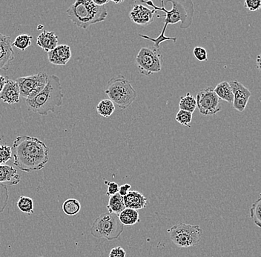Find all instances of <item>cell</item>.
<instances>
[{
	"mask_svg": "<svg viewBox=\"0 0 261 257\" xmlns=\"http://www.w3.org/2000/svg\"><path fill=\"white\" fill-rule=\"evenodd\" d=\"M14 165L23 172H34L43 169L49 160V148L34 136L16 138L13 143Z\"/></svg>",
	"mask_w": 261,
	"mask_h": 257,
	"instance_id": "6da1fadb",
	"label": "cell"
},
{
	"mask_svg": "<svg viewBox=\"0 0 261 257\" xmlns=\"http://www.w3.org/2000/svg\"><path fill=\"white\" fill-rule=\"evenodd\" d=\"M63 97L60 79L57 75H51L44 89L33 99L26 100V104L29 111L47 116L49 112H56V109L62 105Z\"/></svg>",
	"mask_w": 261,
	"mask_h": 257,
	"instance_id": "7a4b0ae2",
	"label": "cell"
},
{
	"mask_svg": "<svg viewBox=\"0 0 261 257\" xmlns=\"http://www.w3.org/2000/svg\"><path fill=\"white\" fill-rule=\"evenodd\" d=\"M143 3L149 5L156 11H162L165 15L157 16V18L164 17L165 25L163 30L166 31L169 24L174 25L181 23L180 28L186 29L190 27L193 21L194 10L193 2L192 1H161L162 7L154 5L151 1H141Z\"/></svg>",
	"mask_w": 261,
	"mask_h": 257,
	"instance_id": "3957f363",
	"label": "cell"
},
{
	"mask_svg": "<svg viewBox=\"0 0 261 257\" xmlns=\"http://www.w3.org/2000/svg\"><path fill=\"white\" fill-rule=\"evenodd\" d=\"M73 23L80 28L105 21L108 17L106 5L99 6L94 0H77L66 11Z\"/></svg>",
	"mask_w": 261,
	"mask_h": 257,
	"instance_id": "277c9868",
	"label": "cell"
},
{
	"mask_svg": "<svg viewBox=\"0 0 261 257\" xmlns=\"http://www.w3.org/2000/svg\"><path fill=\"white\" fill-rule=\"evenodd\" d=\"M109 100L121 110H126L133 104L138 93L125 77L119 75L108 82L106 91Z\"/></svg>",
	"mask_w": 261,
	"mask_h": 257,
	"instance_id": "5b68a950",
	"label": "cell"
},
{
	"mask_svg": "<svg viewBox=\"0 0 261 257\" xmlns=\"http://www.w3.org/2000/svg\"><path fill=\"white\" fill-rule=\"evenodd\" d=\"M123 226L117 215L107 212L100 215L94 220L90 232L97 239L104 238L109 241L115 240L122 234Z\"/></svg>",
	"mask_w": 261,
	"mask_h": 257,
	"instance_id": "8992f818",
	"label": "cell"
},
{
	"mask_svg": "<svg viewBox=\"0 0 261 257\" xmlns=\"http://www.w3.org/2000/svg\"><path fill=\"white\" fill-rule=\"evenodd\" d=\"M170 239L174 245L180 248H189L200 243L203 230L198 225L178 223L168 229Z\"/></svg>",
	"mask_w": 261,
	"mask_h": 257,
	"instance_id": "52a82bcc",
	"label": "cell"
},
{
	"mask_svg": "<svg viewBox=\"0 0 261 257\" xmlns=\"http://www.w3.org/2000/svg\"><path fill=\"white\" fill-rule=\"evenodd\" d=\"M135 60L141 75L149 77L161 71L163 56L160 50L155 48H142Z\"/></svg>",
	"mask_w": 261,
	"mask_h": 257,
	"instance_id": "ba28073f",
	"label": "cell"
},
{
	"mask_svg": "<svg viewBox=\"0 0 261 257\" xmlns=\"http://www.w3.org/2000/svg\"><path fill=\"white\" fill-rule=\"evenodd\" d=\"M49 77L47 73L39 72L36 75L17 78L15 81L20 88V97L30 100L37 96L46 87Z\"/></svg>",
	"mask_w": 261,
	"mask_h": 257,
	"instance_id": "9c48e42d",
	"label": "cell"
},
{
	"mask_svg": "<svg viewBox=\"0 0 261 257\" xmlns=\"http://www.w3.org/2000/svg\"><path fill=\"white\" fill-rule=\"evenodd\" d=\"M197 107L203 116H212L221 111V102L214 91L208 87L201 90L197 94Z\"/></svg>",
	"mask_w": 261,
	"mask_h": 257,
	"instance_id": "30bf717a",
	"label": "cell"
},
{
	"mask_svg": "<svg viewBox=\"0 0 261 257\" xmlns=\"http://www.w3.org/2000/svg\"><path fill=\"white\" fill-rule=\"evenodd\" d=\"M157 11L155 10H150L146 6L136 4L132 7L129 13V18L131 21L141 26H147L154 22L155 14Z\"/></svg>",
	"mask_w": 261,
	"mask_h": 257,
	"instance_id": "8fae6325",
	"label": "cell"
},
{
	"mask_svg": "<svg viewBox=\"0 0 261 257\" xmlns=\"http://www.w3.org/2000/svg\"><path fill=\"white\" fill-rule=\"evenodd\" d=\"M230 84L234 94L233 107L237 111L242 113L247 105L249 98L252 96V93L238 81H232Z\"/></svg>",
	"mask_w": 261,
	"mask_h": 257,
	"instance_id": "7c38bea8",
	"label": "cell"
},
{
	"mask_svg": "<svg viewBox=\"0 0 261 257\" xmlns=\"http://www.w3.org/2000/svg\"><path fill=\"white\" fill-rule=\"evenodd\" d=\"M12 43L10 36L0 33V64L5 71L9 69L11 62L14 59Z\"/></svg>",
	"mask_w": 261,
	"mask_h": 257,
	"instance_id": "4fadbf2b",
	"label": "cell"
},
{
	"mask_svg": "<svg viewBox=\"0 0 261 257\" xmlns=\"http://www.w3.org/2000/svg\"><path fill=\"white\" fill-rule=\"evenodd\" d=\"M72 56L71 49L67 45H59L48 53V59L55 65H65Z\"/></svg>",
	"mask_w": 261,
	"mask_h": 257,
	"instance_id": "5bb4252c",
	"label": "cell"
},
{
	"mask_svg": "<svg viewBox=\"0 0 261 257\" xmlns=\"http://www.w3.org/2000/svg\"><path fill=\"white\" fill-rule=\"evenodd\" d=\"M20 91L15 80L8 79L5 87L0 93V100L7 104H13L20 102Z\"/></svg>",
	"mask_w": 261,
	"mask_h": 257,
	"instance_id": "9a60e30c",
	"label": "cell"
},
{
	"mask_svg": "<svg viewBox=\"0 0 261 257\" xmlns=\"http://www.w3.org/2000/svg\"><path fill=\"white\" fill-rule=\"evenodd\" d=\"M21 181V176L18 171L10 165H0V184L6 186L18 185Z\"/></svg>",
	"mask_w": 261,
	"mask_h": 257,
	"instance_id": "2e32d148",
	"label": "cell"
},
{
	"mask_svg": "<svg viewBox=\"0 0 261 257\" xmlns=\"http://www.w3.org/2000/svg\"><path fill=\"white\" fill-rule=\"evenodd\" d=\"M58 36L53 31L43 30L36 39V45L45 51L50 52L58 46Z\"/></svg>",
	"mask_w": 261,
	"mask_h": 257,
	"instance_id": "e0dca14e",
	"label": "cell"
},
{
	"mask_svg": "<svg viewBox=\"0 0 261 257\" xmlns=\"http://www.w3.org/2000/svg\"><path fill=\"white\" fill-rule=\"evenodd\" d=\"M123 200L125 207L136 210L146 207L148 202V199L144 194L137 191H130L123 197Z\"/></svg>",
	"mask_w": 261,
	"mask_h": 257,
	"instance_id": "ac0fdd59",
	"label": "cell"
},
{
	"mask_svg": "<svg viewBox=\"0 0 261 257\" xmlns=\"http://www.w3.org/2000/svg\"><path fill=\"white\" fill-rule=\"evenodd\" d=\"M118 218L123 226H135L140 222V215L138 210L125 207L119 215Z\"/></svg>",
	"mask_w": 261,
	"mask_h": 257,
	"instance_id": "d6986e66",
	"label": "cell"
},
{
	"mask_svg": "<svg viewBox=\"0 0 261 257\" xmlns=\"http://www.w3.org/2000/svg\"><path fill=\"white\" fill-rule=\"evenodd\" d=\"M214 91L220 100H224L229 103H233L234 94L230 82L227 81L221 82L214 88Z\"/></svg>",
	"mask_w": 261,
	"mask_h": 257,
	"instance_id": "ffe728a7",
	"label": "cell"
},
{
	"mask_svg": "<svg viewBox=\"0 0 261 257\" xmlns=\"http://www.w3.org/2000/svg\"><path fill=\"white\" fill-rule=\"evenodd\" d=\"M125 208V203H124L123 197L119 195V194L110 197L109 204L107 206V209L109 213H114V214L118 216Z\"/></svg>",
	"mask_w": 261,
	"mask_h": 257,
	"instance_id": "44dd1931",
	"label": "cell"
},
{
	"mask_svg": "<svg viewBox=\"0 0 261 257\" xmlns=\"http://www.w3.org/2000/svg\"><path fill=\"white\" fill-rule=\"evenodd\" d=\"M97 114L104 118L111 117L115 111V105L109 99L101 100L96 107Z\"/></svg>",
	"mask_w": 261,
	"mask_h": 257,
	"instance_id": "7402d4cb",
	"label": "cell"
},
{
	"mask_svg": "<svg viewBox=\"0 0 261 257\" xmlns=\"http://www.w3.org/2000/svg\"><path fill=\"white\" fill-rule=\"evenodd\" d=\"M179 108L182 111H188L193 114L197 108L196 99L190 93H187L184 97H182L179 103Z\"/></svg>",
	"mask_w": 261,
	"mask_h": 257,
	"instance_id": "603a6c76",
	"label": "cell"
},
{
	"mask_svg": "<svg viewBox=\"0 0 261 257\" xmlns=\"http://www.w3.org/2000/svg\"><path fill=\"white\" fill-rule=\"evenodd\" d=\"M62 208L67 216H75L81 210V204L76 199H68L64 202Z\"/></svg>",
	"mask_w": 261,
	"mask_h": 257,
	"instance_id": "cb8c5ba5",
	"label": "cell"
},
{
	"mask_svg": "<svg viewBox=\"0 0 261 257\" xmlns=\"http://www.w3.org/2000/svg\"><path fill=\"white\" fill-rule=\"evenodd\" d=\"M249 213L253 223L261 229V196L252 203L249 209Z\"/></svg>",
	"mask_w": 261,
	"mask_h": 257,
	"instance_id": "d4e9b609",
	"label": "cell"
},
{
	"mask_svg": "<svg viewBox=\"0 0 261 257\" xmlns=\"http://www.w3.org/2000/svg\"><path fill=\"white\" fill-rule=\"evenodd\" d=\"M17 207L19 210L26 214H32L33 213L34 203L30 197L21 196L17 202Z\"/></svg>",
	"mask_w": 261,
	"mask_h": 257,
	"instance_id": "484cf974",
	"label": "cell"
},
{
	"mask_svg": "<svg viewBox=\"0 0 261 257\" xmlns=\"http://www.w3.org/2000/svg\"><path fill=\"white\" fill-rule=\"evenodd\" d=\"M31 36L28 34H20L19 36H17L16 37L14 41L13 42L12 46L14 47L17 48V49H20V50L23 51L28 49V48L30 47L31 46V40H32Z\"/></svg>",
	"mask_w": 261,
	"mask_h": 257,
	"instance_id": "4316f807",
	"label": "cell"
},
{
	"mask_svg": "<svg viewBox=\"0 0 261 257\" xmlns=\"http://www.w3.org/2000/svg\"><path fill=\"white\" fill-rule=\"evenodd\" d=\"M165 33H166V31L162 30L161 33L157 36V38H151V37H149V36H146V35L139 34V36H141V38L153 42L154 45V48H155L156 49H160V45L162 43H163V42L172 41L174 43L177 42V38L176 37H169V36H166L165 35Z\"/></svg>",
	"mask_w": 261,
	"mask_h": 257,
	"instance_id": "83f0119b",
	"label": "cell"
},
{
	"mask_svg": "<svg viewBox=\"0 0 261 257\" xmlns=\"http://www.w3.org/2000/svg\"><path fill=\"white\" fill-rule=\"evenodd\" d=\"M192 117H193L192 113L179 110L178 112L177 113V115H176L175 120L179 124L186 126V127L190 128V123H192Z\"/></svg>",
	"mask_w": 261,
	"mask_h": 257,
	"instance_id": "f1b7e54d",
	"label": "cell"
},
{
	"mask_svg": "<svg viewBox=\"0 0 261 257\" xmlns=\"http://www.w3.org/2000/svg\"><path fill=\"white\" fill-rule=\"evenodd\" d=\"M12 157V149L8 145H0V165H4Z\"/></svg>",
	"mask_w": 261,
	"mask_h": 257,
	"instance_id": "f546056e",
	"label": "cell"
},
{
	"mask_svg": "<svg viewBox=\"0 0 261 257\" xmlns=\"http://www.w3.org/2000/svg\"><path fill=\"white\" fill-rule=\"evenodd\" d=\"M9 200V192L6 185L0 184V213H3Z\"/></svg>",
	"mask_w": 261,
	"mask_h": 257,
	"instance_id": "4dcf8cb0",
	"label": "cell"
},
{
	"mask_svg": "<svg viewBox=\"0 0 261 257\" xmlns=\"http://www.w3.org/2000/svg\"><path fill=\"white\" fill-rule=\"evenodd\" d=\"M193 53L195 58L200 62H206L208 60V55L204 48L197 46L194 49Z\"/></svg>",
	"mask_w": 261,
	"mask_h": 257,
	"instance_id": "1f68e13d",
	"label": "cell"
},
{
	"mask_svg": "<svg viewBox=\"0 0 261 257\" xmlns=\"http://www.w3.org/2000/svg\"><path fill=\"white\" fill-rule=\"evenodd\" d=\"M245 8L251 12H255L261 8V0H246L244 2Z\"/></svg>",
	"mask_w": 261,
	"mask_h": 257,
	"instance_id": "d6a6232c",
	"label": "cell"
},
{
	"mask_svg": "<svg viewBox=\"0 0 261 257\" xmlns=\"http://www.w3.org/2000/svg\"><path fill=\"white\" fill-rule=\"evenodd\" d=\"M105 184L107 185V192H106V196L108 197H112L115 194H118L119 191V185L115 181H109L105 180Z\"/></svg>",
	"mask_w": 261,
	"mask_h": 257,
	"instance_id": "836d02e7",
	"label": "cell"
},
{
	"mask_svg": "<svg viewBox=\"0 0 261 257\" xmlns=\"http://www.w3.org/2000/svg\"><path fill=\"white\" fill-rule=\"evenodd\" d=\"M126 252L122 247L118 246L112 248L109 253V257H125Z\"/></svg>",
	"mask_w": 261,
	"mask_h": 257,
	"instance_id": "e575fe53",
	"label": "cell"
},
{
	"mask_svg": "<svg viewBox=\"0 0 261 257\" xmlns=\"http://www.w3.org/2000/svg\"><path fill=\"white\" fill-rule=\"evenodd\" d=\"M131 185L129 184H125V185H121L120 187H119V191H118V194L119 195L122 196V197H125L128 192H129V190L131 189Z\"/></svg>",
	"mask_w": 261,
	"mask_h": 257,
	"instance_id": "d590c367",
	"label": "cell"
},
{
	"mask_svg": "<svg viewBox=\"0 0 261 257\" xmlns=\"http://www.w3.org/2000/svg\"><path fill=\"white\" fill-rule=\"evenodd\" d=\"M8 78L5 77L0 75V93L2 92V89L5 87V84H6L7 81H8Z\"/></svg>",
	"mask_w": 261,
	"mask_h": 257,
	"instance_id": "8d00e7d4",
	"label": "cell"
},
{
	"mask_svg": "<svg viewBox=\"0 0 261 257\" xmlns=\"http://www.w3.org/2000/svg\"><path fill=\"white\" fill-rule=\"evenodd\" d=\"M110 2L111 1H109V0H106V1H98V0L97 1V0H94V3L97 5H99V6H103V5H106V4Z\"/></svg>",
	"mask_w": 261,
	"mask_h": 257,
	"instance_id": "74e56055",
	"label": "cell"
},
{
	"mask_svg": "<svg viewBox=\"0 0 261 257\" xmlns=\"http://www.w3.org/2000/svg\"><path fill=\"white\" fill-rule=\"evenodd\" d=\"M257 68L261 72V54L257 56Z\"/></svg>",
	"mask_w": 261,
	"mask_h": 257,
	"instance_id": "f35d334b",
	"label": "cell"
},
{
	"mask_svg": "<svg viewBox=\"0 0 261 257\" xmlns=\"http://www.w3.org/2000/svg\"><path fill=\"white\" fill-rule=\"evenodd\" d=\"M111 2H114V3L115 4H121L123 2V1H115V0H114V1H111Z\"/></svg>",
	"mask_w": 261,
	"mask_h": 257,
	"instance_id": "ab89813d",
	"label": "cell"
},
{
	"mask_svg": "<svg viewBox=\"0 0 261 257\" xmlns=\"http://www.w3.org/2000/svg\"><path fill=\"white\" fill-rule=\"evenodd\" d=\"M43 27H44V26H38V30H41V29H42L43 28Z\"/></svg>",
	"mask_w": 261,
	"mask_h": 257,
	"instance_id": "60d3db41",
	"label": "cell"
},
{
	"mask_svg": "<svg viewBox=\"0 0 261 257\" xmlns=\"http://www.w3.org/2000/svg\"><path fill=\"white\" fill-rule=\"evenodd\" d=\"M0 70H2V65L0 64Z\"/></svg>",
	"mask_w": 261,
	"mask_h": 257,
	"instance_id": "b9f144b4",
	"label": "cell"
}]
</instances>
